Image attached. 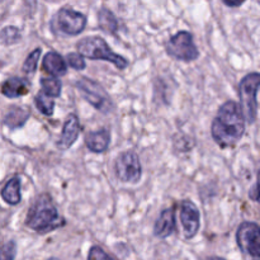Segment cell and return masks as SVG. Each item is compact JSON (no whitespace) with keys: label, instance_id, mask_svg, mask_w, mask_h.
I'll list each match as a JSON object with an SVG mask.
<instances>
[{"label":"cell","instance_id":"cell-1","mask_svg":"<svg viewBox=\"0 0 260 260\" xmlns=\"http://www.w3.org/2000/svg\"><path fill=\"white\" fill-rule=\"evenodd\" d=\"M245 117L236 102L229 101L218 109L212 123V137L221 147H230L243 137Z\"/></svg>","mask_w":260,"mask_h":260},{"label":"cell","instance_id":"cell-2","mask_svg":"<svg viewBox=\"0 0 260 260\" xmlns=\"http://www.w3.org/2000/svg\"><path fill=\"white\" fill-rule=\"evenodd\" d=\"M25 225L38 234H47L65 225V220L58 215L52 198L45 193L37 197L30 206Z\"/></svg>","mask_w":260,"mask_h":260},{"label":"cell","instance_id":"cell-3","mask_svg":"<svg viewBox=\"0 0 260 260\" xmlns=\"http://www.w3.org/2000/svg\"><path fill=\"white\" fill-rule=\"evenodd\" d=\"M79 53L91 60H104L114 63L117 69H126L128 62L124 57L117 55L109 48L106 41L101 37H85L79 41L78 45Z\"/></svg>","mask_w":260,"mask_h":260},{"label":"cell","instance_id":"cell-4","mask_svg":"<svg viewBox=\"0 0 260 260\" xmlns=\"http://www.w3.org/2000/svg\"><path fill=\"white\" fill-rule=\"evenodd\" d=\"M260 88V73L248 74L240 81L239 93H240L241 111L244 117L249 123H253L256 118L258 111V102H256V93Z\"/></svg>","mask_w":260,"mask_h":260},{"label":"cell","instance_id":"cell-5","mask_svg":"<svg viewBox=\"0 0 260 260\" xmlns=\"http://www.w3.org/2000/svg\"><path fill=\"white\" fill-rule=\"evenodd\" d=\"M236 241L246 259L260 260V226L258 223H241L236 233Z\"/></svg>","mask_w":260,"mask_h":260},{"label":"cell","instance_id":"cell-6","mask_svg":"<svg viewBox=\"0 0 260 260\" xmlns=\"http://www.w3.org/2000/svg\"><path fill=\"white\" fill-rule=\"evenodd\" d=\"M167 52L172 57L182 61H193L198 57L197 47L193 42V37L189 32H178L177 35L173 36L167 43Z\"/></svg>","mask_w":260,"mask_h":260},{"label":"cell","instance_id":"cell-7","mask_svg":"<svg viewBox=\"0 0 260 260\" xmlns=\"http://www.w3.org/2000/svg\"><path fill=\"white\" fill-rule=\"evenodd\" d=\"M79 91L83 95V98L86 102L95 107L98 111L102 112H111L112 111V102L111 98L107 95L104 89L99 85L98 83L93 80H89L88 78H81L76 83Z\"/></svg>","mask_w":260,"mask_h":260},{"label":"cell","instance_id":"cell-8","mask_svg":"<svg viewBox=\"0 0 260 260\" xmlns=\"http://www.w3.org/2000/svg\"><path fill=\"white\" fill-rule=\"evenodd\" d=\"M116 174L121 182H139L142 174L139 156L134 151H126L119 155L116 160Z\"/></svg>","mask_w":260,"mask_h":260},{"label":"cell","instance_id":"cell-9","mask_svg":"<svg viewBox=\"0 0 260 260\" xmlns=\"http://www.w3.org/2000/svg\"><path fill=\"white\" fill-rule=\"evenodd\" d=\"M56 23L58 29L62 33L70 36H76L84 30L86 25V17L80 12L71 9V8H62L56 15Z\"/></svg>","mask_w":260,"mask_h":260},{"label":"cell","instance_id":"cell-10","mask_svg":"<svg viewBox=\"0 0 260 260\" xmlns=\"http://www.w3.org/2000/svg\"><path fill=\"white\" fill-rule=\"evenodd\" d=\"M180 222L185 238H194L200 230V211L190 201H183L180 205Z\"/></svg>","mask_w":260,"mask_h":260},{"label":"cell","instance_id":"cell-11","mask_svg":"<svg viewBox=\"0 0 260 260\" xmlns=\"http://www.w3.org/2000/svg\"><path fill=\"white\" fill-rule=\"evenodd\" d=\"M79 134H80V124L79 119L75 114H70L66 118L63 123L62 134H61L60 141L57 142V147L60 150H68L74 145V142L78 140Z\"/></svg>","mask_w":260,"mask_h":260},{"label":"cell","instance_id":"cell-12","mask_svg":"<svg viewBox=\"0 0 260 260\" xmlns=\"http://www.w3.org/2000/svg\"><path fill=\"white\" fill-rule=\"evenodd\" d=\"M175 228V215L173 208H167L160 213L154 228V234L157 238L165 239L170 236Z\"/></svg>","mask_w":260,"mask_h":260},{"label":"cell","instance_id":"cell-13","mask_svg":"<svg viewBox=\"0 0 260 260\" xmlns=\"http://www.w3.org/2000/svg\"><path fill=\"white\" fill-rule=\"evenodd\" d=\"M42 68L46 73L50 74L51 76H62L68 73V66H66L65 58L57 52H48L45 56L42 62Z\"/></svg>","mask_w":260,"mask_h":260},{"label":"cell","instance_id":"cell-14","mask_svg":"<svg viewBox=\"0 0 260 260\" xmlns=\"http://www.w3.org/2000/svg\"><path fill=\"white\" fill-rule=\"evenodd\" d=\"M109 142H111V134L108 129H99L85 136L86 147L93 152H104L108 149Z\"/></svg>","mask_w":260,"mask_h":260},{"label":"cell","instance_id":"cell-15","mask_svg":"<svg viewBox=\"0 0 260 260\" xmlns=\"http://www.w3.org/2000/svg\"><path fill=\"white\" fill-rule=\"evenodd\" d=\"M29 90L28 81L20 78H10L3 84L2 93L8 98H18L25 95Z\"/></svg>","mask_w":260,"mask_h":260},{"label":"cell","instance_id":"cell-16","mask_svg":"<svg viewBox=\"0 0 260 260\" xmlns=\"http://www.w3.org/2000/svg\"><path fill=\"white\" fill-rule=\"evenodd\" d=\"M29 111L23 107H13L5 116L4 122L9 128H19L27 122Z\"/></svg>","mask_w":260,"mask_h":260},{"label":"cell","instance_id":"cell-17","mask_svg":"<svg viewBox=\"0 0 260 260\" xmlns=\"http://www.w3.org/2000/svg\"><path fill=\"white\" fill-rule=\"evenodd\" d=\"M2 197L8 205H18L20 202V179L19 178H12L9 182L5 184L2 190Z\"/></svg>","mask_w":260,"mask_h":260},{"label":"cell","instance_id":"cell-18","mask_svg":"<svg viewBox=\"0 0 260 260\" xmlns=\"http://www.w3.org/2000/svg\"><path fill=\"white\" fill-rule=\"evenodd\" d=\"M98 22L102 29L107 33L114 35V33L117 32V29H118V22H117V18L114 17V14L111 12V10L106 9V8L99 10Z\"/></svg>","mask_w":260,"mask_h":260},{"label":"cell","instance_id":"cell-19","mask_svg":"<svg viewBox=\"0 0 260 260\" xmlns=\"http://www.w3.org/2000/svg\"><path fill=\"white\" fill-rule=\"evenodd\" d=\"M35 103L37 106L38 111L41 113H43L45 116H52L53 114V108H55V101L52 99V96H50L48 94H46L45 91H41L36 95Z\"/></svg>","mask_w":260,"mask_h":260},{"label":"cell","instance_id":"cell-20","mask_svg":"<svg viewBox=\"0 0 260 260\" xmlns=\"http://www.w3.org/2000/svg\"><path fill=\"white\" fill-rule=\"evenodd\" d=\"M41 86H42V91H45L52 98H57L61 95V81L56 76L42 78L41 79Z\"/></svg>","mask_w":260,"mask_h":260},{"label":"cell","instance_id":"cell-21","mask_svg":"<svg viewBox=\"0 0 260 260\" xmlns=\"http://www.w3.org/2000/svg\"><path fill=\"white\" fill-rule=\"evenodd\" d=\"M20 41V32L17 27H5L0 30V43L5 46L14 45Z\"/></svg>","mask_w":260,"mask_h":260},{"label":"cell","instance_id":"cell-22","mask_svg":"<svg viewBox=\"0 0 260 260\" xmlns=\"http://www.w3.org/2000/svg\"><path fill=\"white\" fill-rule=\"evenodd\" d=\"M41 48H36L35 51L28 55V57L25 58L24 63H23V71L25 74H33L36 70H37V65H38V60L41 57Z\"/></svg>","mask_w":260,"mask_h":260},{"label":"cell","instance_id":"cell-23","mask_svg":"<svg viewBox=\"0 0 260 260\" xmlns=\"http://www.w3.org/2000/svg\"><path fill=\"white\" fill-rule=\"evenodd\" d=\"M66 61L75 70H83V69H85V60H84L81 53H69L66 56Z\"/></svg>","mask_w":260,"mask_h":260},{"label":"cell","instance_id":"cell-24","mask_svg":"<svg viewBox=\"0 0 260 260\" xmlns=\"http://www.w3.org/2000/svg\"><path fill=\"white\" fill-rule=\"evenodd\" d=\"M17 246L14 241H9L0 249V260H14Z\"/></svg>","mask_w":260,"mask_h":260},{"label":"cell","instance_id":"cell-25","mask_svg":"<svg viewBox=\"0 0 260 260\" xmlns=\"http://www.w3.org/2000/svg\"><path fill=\"white\" fill-rule=\"evenodd\" d=\"M88 260H116L108 255L103 249H101L99 246H93V248L89 250Z\"/></svg>","mask_w":260,"mask_h":260},{"label":"cell","instance_id":"cell-26","mask_svg":"<svg viewBox=\"0 0 260 260\" xmlns=\"http://www.w3.org/2000/svg\"><path fill=\"white\" fill-rule=\"evenodd\" d=\"M249 197L253 201H255V202H260V170L258 173V182H256V184L250 189Z\"/></svg>","mask_w":260,"mask_h":260},{"label":"cell","instance_id":"cell-27","mask_svg":"<svg viewBox=\"0 0 260 260\" xmlns=\"http://www.w3.org/2000/svg\"><path fill=\"white\" fill-rule=\"evenodd\" d=\"M222 2L225 3V4L228 5V7L235 8V7H240V5L243 4V3L245 2V0H222Z\"/></svg>","mask_w":260,"mask_h":260},{"label":"cell","instance_id":"cell-28","mask_svg":"<svg viewBox=\"0 0 260 260\" xmlns=\"http://www.w3.org/2000/svg\"><path fill=\"white\" fill-rule=\"evenodd\" d=\"M207 260H226V259H222V258H217V256H215V258H210Z\"/></svg>","mask_w":260,"mask_h":260},{"label":"cell","instance_id":"cell-29","mask_svg":"<svg viewBox=\"0 0 260 260\" xmlns=\"http://www.w3.org/2000/svg\"><path fill=\"white\" fill-rule=\"evenodd\" d=\"M48 260H60V259H57V258H51V259H48Z\"/></svg>","mask_w":260,"mask_h":260}]
</instances>
